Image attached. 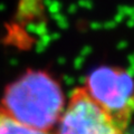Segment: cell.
<instances>
[{
    "label": "cell",
    "instance_id": "6da1fadb",
    "mask_svg": "<svg viewBox=\"0 0 134 134\" xmlns=\"http://www.w3.org/2000/svg\"><path fill=\"white\" fill-rule=\"evenodd\" d=\"M16 121L48 132L57 125L65 108L62 87L45 72H28L11 83L1 105Z\"/></svg>",
    "mask_w": 134,
    "mask_h": 134
},
{
    "label": "cell",
    "instance_id": "7a4b0ae2",
    "mask_svg": "<svg viewBox=\"0 0 134 134\" xmlns=\"http://www.w3.org/2000/svg\"><path fill=\"white\" fill-rule=\"evenodd\" d=\"M85 90L113 121L126 131L134 115V75L117 67L102 66L90 74Z\"/></svg>",
    "mask_w": 134,
    "mask_h": 134
},
{
    "label": "cell",
    "instance_id": "3957f363",
    "mask_svg": "<svg viewBox=\"0 0 134 134\" xmlns=\"http://www.w3.org/2000/svg\"><path fill=\"white\" fill-rule=\"evenodd\" d=\"M57 134H124L107 113L86 92L76 88L58 121Z\"/></svg>",
    "mask_w": 134,
    "mask_h": 134
},
{
    "label": "cell",
    "instance_id": "277c9868",
    "mask_svg": "<svg viewBox=\"0 0 134 134\" xmlns=\"http://www.w3.org/2000/svg\"><path fill=\"white\" fill-rule=\"evenodd\" d=\"M46 0H16L14 15L9 24V32L19 35L28 27L45 18Z\"/></svg>",
    "mask_w": 134,
    "mask_h": 134
},
{
    "label": "cell",
    "instance_id": "5b68a950",
    "mask_svg": "<svg viewBox=\"0 0 134 134\" xmlns=\"http://www.w3.org/2000/svg\"><path fill=\"white\" fill-rule=\"evenodd\" d=\"M0 134H50V133L31 129L19 123L0 105Z\"/></svg>",
    "mask_w": 134,
    "mask_h": 134
}]
</instances>
